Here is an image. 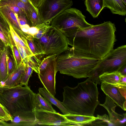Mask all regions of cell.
I'll return each instance as SVG.
<instances>
[{
	"label": "cell",
	"mask_w": 126,
	"mask_h": 126,
	"mask_svg": "<svg viewBox=\"0 0 126 126\" xmlns=\"http://www.w3.org/2000/svg\"><path fill=\"white\" fill-rule=\"evenodd\" d=\"M115 24L110 21L77 30L66 35L69 45L102 59L113 49L116 41Z\"/></svg>",
	"instance_id": "cell-1"
},
{
	"label": "cell",
	"mask_w": 126,
	"mask_h": 126,
	"mask_svg": "<svg viewBox=\"0 0 126 126\" xmlns=\"http://www.w3.org/2000/svg\"><path fill=\"white\" fill-rule=\"evenodd\" d=\"M63 105L70 114L93 116L99 104L97 84L89 78L74 87L63 88Z\"/></svg>",
	"instance_id": "cell-2"
},
{
	"label": "cell",
	"mask_w": 126,
	"mask_h": 126,
	"mask_svg": "<svg viewBox=\"0 0 126 126\" xmlns=\"http://www.w3.org/2000/svg\"><path fill=\"white\" fill-rule=\"evenodd\" d=\"M100 60L73 47L57 55L56 72L77 79L90 77Z\"/></svg>",
	"instance_id": "cell-3"
},
{
	"label": "cell",
	"mask_w": 126,
	"mask_h": 126,
	"mask_svg": "<svg viewBox=\"0 0 126 126\" xmlns=\"http://www.w3.org/2000/svg\"><path fill=\"white\" fill-rule=\"evenodd\" d=\"M35 94L28 86L9 87L0 84V103L11 116L18 111H33Z\"/></svg>",
	"instance_id": "cell-4"
},
{
	"label": "cell",
	"mask_w": 126,
	"mask_h": 126,
	"mask_svg": "<svg viewBox=\"0 0 126 126\" xmlns=\"http://www.w3.org/2000/svg\"><path fill=\"white\" fill-rule=\"evenodd\" d=\"M32 38L43 55H58L69 47L68 39L65 34L61 30L51 25L40 39Z\"/></svg>",
	"instance_id": "cell-5"
},
{
	"label": "cell",
	"mask_w": 126,
	"mask_h": 126,
	"mask_svg": "<svg viewBox=\"0 0 126 126\" xmlns=\"http://www.w3.org/2000/svg\"><path fill=\"white\" fill-rule=\"evenodd\" d=\"M126 64V46L123 45L111 50L102 59L99 60L96 67L88 78L97 84H100L99 76L105 73L118 71Z\"/></svg>",
	"instance_id": "cell-6"
},
{
	"label": "cell",
	"mask_w": 126,
	"mask_h": 126,
	"mask_svg": "<svg viewBox=\"0 0 126 126\" xmlns=\"http://www.w3.org/2000/svg\"><path fill=\"white\" fill-rule=\"evenodd\" d=\"M85 18L79 10L70 8L54 18L50 23L51 25L61 30L66 35L77 30L92 26L93 25L87 22Z\"/></svg>",
	"instance_id": "cell-7"
},
{
	"label": "cell",
	"mask_w": 126,
	"mask_h": 126,
	"mask_svg": "<svg viewBox=\"0 0 126 126\" xmlns=\"http://www.w3.org/2000/svg\"><path fill=\"white\" fill-rule=\"evenodd\" d=\"M73 4L72 0H42L37 9L43 23L49 25L54 18Z\"/></svg>",
	"instance_id": "cell-8"
},
{
	"label": "cell",
	"mask_w": 126,
	"mask_h": 126,
	"mask_svg": "<svg viewBox=\"0 0 126 126\" xmlns=\"http://www.w3.org/2000/svg\"><path fill=\"white\" fill-rule=\"evenodd\" d=\"M39 125L54 126H74L71 122L68 120L64 115L56 112L42 110H33Z\"/></svg>",
	"instance_id": "cell-9"
},
{
	"label": "cell",
	"mask_w": 126,
	"mask_h": 126,
	"mask_svg": "<svg viewBox=\"0 0 126 126\" xmlns=\"http://www.w3.org/2000/svg\"><path fill=\"white\" fill-rule=\"evenodd\" d=\"M56 57L44 70L38 73L39 78L44 87L53 96L56 94Z\"/></svg>",
	"instance_id": "cell-10"
},
{
	"label": "cell",
	"mask_w": 126,
	"mask_h": 126,
	"mask_svg": "<svg viewBox=\"0 0 126 126\" xmlns=\"http://www.w3.org/2000/svg\"><path fill=\"white\" fill-rule=\"evenodd\" d=\"M9 126H34L37 124L34 111H17L12 116Z\"/></svg>",
	"instance_id": "cell-11"
},
{
	"label": "cell",
	"mask_w": 126,
	"mask_h": 126,
	"mask_svg": "<svg viewBox=\"0 0 126 126\" xmlns=\"http://www.w3.org/2000/svg\"><path fill=\"white\" fill-rule=\"evenodd\" d=\"M99 104L104 107L107 110L111 123L113 125L124 126L126 124V113L122 114H118L115 111L116 106L112 99L106 95L105 101L103 104Z\"/></svg>",
	"instance_id": "cell-12"
},
{
	"label": "cell",
	"mask_w": 126,
	"mask_h": 126,
	"mask_svg": "<svg viewBox=\"0 0 126 126\" xmlns=\"http://www.w3.org/2000/svg\"><path fill=\"white\" fill-rule=\"evenodd\" d=\"M101 89L104 93L110 98L117 106L126 110V98L121 94L116 86L105 82H101Z\"/></svg>",
	"instance_id": "cell-13"
},
{
	"label": "cell",
	"mask_w": 126,
	"mask_h": 126,
	"mask_svg": "<svg viewBox=\"0 0 126 126\" xmlns=\"http://www.w3.org/2000/svg\"><path fill=\"white\" fill-rule=\"evenodd\" d=\"M0 17L9 26L11 25L18 35L23 32L18 23L15 13L7 6L0 7Z\"/></svg>",
	"instance_id": "cell-14"
},
{
	"label": "cell",
	"mask_w": 126,
	"mask_h": 126,
	"mask_svg": "<svg viewBox=\"0 0 126 126\" xmlns=\"http://www.w3.org/2000/svg\"><path fill=\"white\" fill-rule=\"evenodd\" d=\"M25 70V65L22 62L14 71L0 84L4 86L10 87L19 84L21 79Z\"/></svg>",
	"instance_id": "cell-15"
},
{
	"label": "cell",
	"mask_w": 126,
	"mask_h": 126,
	"mask_svg": "<svg viewBox=\"0 0 126 126\" xmlns=\"http://www.w3.org/2000/svg\"><path fill=\"white\" fill-rule=\"evenodd\" d=\"M103 1L104 8H109L113 14L126 15V0H103Z\"/></svg>",
	"instance_id": "cell-16"
},
{
	"label": "cell",
	"mask_w": 126,
	"mask_h": 126,
	"mask_svg": "<svg viewBox=\"0 0 126 126\" xmlns=\"http://www.w3.org/2000/svg\"><path fill=\"white\" fill-rule=\"evenodd\" d=\"M64 116L68 120L73 123L74 126H90L92 122L96 118L94 116H90L70 114Z\"/></svg>",
	"instance_id": "cell-17"
},
{
	"label": "cell",
	"mask_w": 126,
	"mask_h": 126,
	"mask_svg": "<svg viewBox=\"0 0 126 126\" xmlns=\"http://www.w3.org/2000/svg\"><path fill=\"white\" fill-rule=\"evenodd\" d=\"M84 0L86 10L94 18L97 17L104 8L103 0Z\"/></svg>",
	"instance_id": "cell-18"
},
{
	"label": "cell",
	"mask_w": 126,
	"mask_h": 126,
	"mask_svg": "<svg viewBox=\"0 0 126 126\" xmlns=\"http://www.w3.org/2000/svg\"><path fill=\"white\" fill-rule=\"evenodd\" d=\"M38 91L39 94L52 104H53L56 106L63 115H66L70 114L63 105L62 102L56 98L54 96L52 95L44 87L39 88Z\"/></svg>",
	"instance_id": "cell-19"
},
{
	"label": "cell",
	"mask_w": 126,
	"mask_h": 126,
	"mask_svg": "<svg viewBox=\"0 0 126 126\" xmlns=\"http://www.w3.org/2000/svg\"><path fill=\"white\" fill-rule=\"evenodd\" d=\"M34 105V110H42L56 112L52 107V104L39 93H35Z\"/></svg>",
	"instance_id": "cell-20"
},
{
	"label": "cell",
	"mask_w": 126,
	"mask_h": 126,
	"mask_svg": "<svg viewBox=\"0 0 126 126\" xmlns=\"http://www.w3.org/2000/svg\"><path fill=\"white\" fill-rule=\"evenodd\" d=\"M8 47L0 51V83L8 77L7 57L9 51Z\"/></svg>",
	"instance_id": "cell-21"
},
{
	"label": "cell",
	"mask_w": 126,
	"mask_h": 126,
	"mask_svg": "<svg viewBox=\"0 0 126 126\" xmlns=\"http://www.w3.org/2000/svg\"><path fill=\"white\" fill-rule=\"evenodd\" d=\"M10 6H17L21 9L25 13L28 23H30L28 4H26L20 0H0V7Z\"/></svg>",
	"instance_id": "cell-22"
},
{
	"label": "cell",
	"mask_w": 126,
	"mask_h": 126,
	"mask_svg": "<svg viewBox=\"0 0 126 126\" xmlns=\"http://www.w3.org/2000/svg\"><path fill=\"white\" fill-rule=\"evenodd\" d=\"M121 75L118 71L105 73L99 76V82L100 83L105 82L111 85L116 84L119 83Z\"/></svg>",
	"instance_id": "cell-23"
},
{
	"label": "cell",
	"mask_w": 126,
	"mask_h": 126,
	"mask_svg": "<svg viewBox=\"0 0 126 126\" xmlns=\"http://www.w3.org/2000/svg\"><path fill=\"white\" fill-rule=\"evenodd\" d=\"M30 17V27H35L43 23L38 9L31 2L28 4Z\"/></svg>",
	"instance_id": "cell-24"
},
{
	"label": "cell",
	"mask_w": 126,
	"mask_h": 126,
	"mask_svg": "<svg viewBox=\"0 0 126 126\" xmlns=\"http://www.w3.org/2000/svg\"><path fill=\"white\" fill-rule=\"evenodd\" d=\"M42 61L38 56L32 55L28 57L27 61L25 63H23L27 64L35 72L38 73L39 72V67Z\"/></svg>",
	"instance_id": "cell-25"
},
{
	"label": "cell",
	"mask_w": 126,
	"mask_h": 126,
	"mask_svg": "<svg viewBox=\"0 0 126 126\" xmlns=\"http://www.w3.org/2000/svg\"><path fill=\"white\" fill-rule=\"evenodd\" d=\"M96 117L90 126H113L110 122L108 116L106 114L103 115H97Z\"/></svg>",
	"instance_id": "cell-26"
},
{
	"label": "cell",
	"mask_w": 126,
	"mask_h": 126,
	"mask_svg": "<svg viewBox=\"0 0 126 126\" xmlns=\"http://www.w3.org/2000/svg\"><path fill=\"white\" fill-rule=\"evenodd\" d=\"M24 64L25 67V72L22 77L19 84L22 86H28L29 78L31 76L33 70L27 64Z\"/></svg>",
	"instance_id": "cell-27"
},
{
	"label": "cell",
	"mask_w": 126,
	"mask_h": 126,
	"mask_svg": "<svg viewBox=\"0 0 126 126\" xmlns=\"http://www.w3.org/2000/svg\"><path fill=\"white\" fill-rule=\"evenodd\" d=\"M11 49L14 59L15 69L21 64L22 61L21 57L13 39Z\"/></svg>",
	"instance_id": "cell-28"
},
{
	"label": "cell",
	"mask_w": 126,
	"mask_h": 126,
	"mask_svg": "<svg viewBox=\"0 0 126 126\" xmlns=\"http://www.w3.org/2000/svg\"><path fill=\"white\" fill-rule=\"evenodd\" d=\"M29 47L34 55L38 56L42 55L37 48L32 37L30 35L27 34L25 36Z\"/></svg>",
	"instance_id": "cell-29"
},
{
	"label": "cell",
	"mask_w": 126,
	"mask_h": 126,
	"mask_svg": "<svg viewBox=\"0 0 126 126\" xmlns=\"http://www.w3.org/2000/svg\"><path fill=\"white\" fill-rule=\"evenodd\" d=\"M36 26L38 29V31L37 33L32 37L39 39L51 27V25H47L43 23L38 25Z\"/></svg>",
	"instance_id": "cell-30"
},
{
	"label": "cell",
	"mask_w": 126,
	"mask_h": 126,
	"mask_svg": "<svg viewBox=\"0 0 126 126\" xmlns=\"http://www.w3.org/2000/svg\"><path fill=\"white\" fill-rule=\"evenodd\" d=\"M8 76L11 75L15 69V62L12 55L9 50L7 57Z\"/></svg>",
	"instance_id": "cell-31"
},
{
	"label": "cell",
	"mask_w": 126,
	"mask_h": 126,
	"mask_svg": "<svg viewBox=\"0 0 126 126\" xmlns=\"http://www.w3.org/2000/svg\"><path fill=\"white\" fill-rule=\"evenodd\" d=\"M57 56L56 54H51L44 58L39 67V72L44 70L47 65L56 57Z\"/></svg>",
	"instance_id": "cell-32"
},
{
	"label": "cell",
	"mask_w": 126,
	"mask_h": 126,
	"mask_svg": "<svg viewBox=\"0 0 126 126\" xmlns=\"http://www.w3.org/2000/svg\"><path fill=\"white\" fill-rule=\"evenodd\" d=\"M0 120L6 122L12 120V116L10 113L0 103Z\"/></svg>",
	"instance_id": "cell-33"
},
{
	"label": "cell",
	"mask_w": 126,
	"mask_h": 126,
	"mask_svg": "<svg viewBox=\"0 0 126 126\" xmlns=\"http://www.w3.org/2000/svg\"><path fill=\"white\" fill-rule=\"evenodd\" d=\"M17 36L19 39V43L24 49L28 57L34 55L29 47L25 36H20L18 34Z\"/></svg>",
	"instance_id": "cell-34"
},
{
	"label": "cell",
	"mask_w": 126,
	"mask_h": 126,
	"mask_svg": "<svg viewBox=\"0 0 126 126\" xmlns=\"http://www.w3.org/2000/svg\"><path fill=\"white\" fill-rule=\"evenodd\" d=\"M0 31L3 32L6 37L12 42V38L10 31L9 26L4 22L0 21Z\"/></svg>",
	"instance_id": "cell-35"
},
{
	"label": "cell",
	"mask_w": 126,
	"mask_h": 126,
	"mask_svg": "<svg viewBox=\"0 0 126 126\" xmlns=\"http://www.w3.org/2000/svg\"><path fill=\"white\" fill-rule=\"evenodd\" d=\"M15 44L20 55L22 62L23 63H25L27 60L28 57L25 51L20 43Z\"/></svg>",
	"instance_id": "cell-36"
},
{
	"label": "cell",
	"mask_w": 126,
	"mask_h": 126,
	"mask_svg": "<svg viewBox=\"0 0 126 126\" xmlns=\"http://www.w3.org/2000/svg\"><path fill=\"white\" fill-rule=\"evenodd\" d=\"M19 25H24L26 24H28V22L25 14L19 15L15 13Z\"/></svg>",
	"instance_id": "cell-37"
},
{
	"label": "cell",
	"mask_w": 126,
	"mask_h": 126,
	"mask_svg": "<svg viewBox=\"0 0 126 126\" xmlns=\"http://www.w3.org/2000/svg\"><path fill=\"white\" fill-rule=\"evenodd\" d=\"M112 85L116 87L121 94L126 98V85L121 84L119 83Z\"/></svg>",
	"instance_id": "cell-38"
},
{
	"label": "cell",
	"mask_w": 126,
	"mask_h": 126,
	"mask_svg": "<svg viewBox=\"0 0 126 126\" xmlns=\"http://www.w3.org/2000/svg\"><path fill=\"white\" fill-rule=\"evenodd\" d=\"M0 39L4 43L6 47H11L12 42L10 41L3 32L0 31Z\"/></svg>",
	"instance_id": "cell-39"
},
{
	"label": "cell",
	"mask_w": 126,
	"mask_h": 126,
	"mask_svg": "<svg viewBox=\"0 0 126 126\" xmlns=\"http://www.w3.org/2000/svg\"><path fill=\"white\" fill-rule=\"evenodd\" d=\"M7 6L14 13L18 15L23 14H25L23 11L21 9L17 6Z\"/></svg>",
	"instance_id": "cell-40"
},
{
	"label": "cell",
	"mask_w": 126,
	"mask_h": 126,
	"mask_svg": "<svg viewBox=\"0 0 126 126\" xmlns=\"http://www.w3.org/2000/svg\"><path fill=\"white\" fill-rule=\"evenodd\" d=\"M38 31V29L36 26L30 27L27 34L32 37L37 33Z\"/></svg>",
	"instance_id": "cell-41"
},
{
	"label": "cell",
	"mask_w": 126,
	"mask_h": 126,
	"mask_svg": "<svg viewBox=\"0 0 126 126\" xmlns=\"http://www.w3.org/2000/svg\"><path fill=\"white\" fill-rule=\"evenodd\" d=\"M19 26L23 32L27 34L29 29L30 27L28 24H27L23 25H19Z\"/></svg>",
	"instance_id": "cell-42"
},
{
	"label": "cell",
	"mask_w": 126,
	"mask_h": 126,
	"mask_svg": "<svg viewBox=\"0 0 126 126\" xmlns=\"http://www.w3.org/2000/svg\"><path fill=\"white\" fill-rule=\"evenodd\" d=\"M119 83L126 85V75H121L120 78Z\"/></svg>",
	"instance_id": "cell-43"
},
{
	"label": "cell",
	"mask_w": 126,
	"mask_h": 126,
	"mask_svg": "<svg viewBox=\"0 0 126 126\" xmlns=\"http://www.w3.org/2000/svg\"><path fill=\"white\" fill-rule=\"evenodd\" d=\"M118 71L122 75H126V64L122 66Z\"/></svg>",
	"instance_id": "cell-44"
},
{
	"label": "cell",
	"mask_w": 126,
	"mask_h": 126,
	"mask_svg": "<svg viewBox=\"0 0 126 126\" xmlns=\"http://www.w3.org/2000/svg\"><path fill=\"white\" fill-rule=\"evenodd\" d=\"M42 0H30L32 3L37 8Z\"/></svg>",
	"instance_id": "cell-45"
},
{
	"label": "cell",
	"mask_w": 126,
	"mask_h": 126,
	"mask_svg": "<svg viewBox=\"0 0 126 126\" xmlns=\"http://www.w3.org/2000/svg\"><path fill=\"white\" fill-rule=\"evenodd\" d=\"M5 47L3 42L0 39V51L3 50Z\"/></svg>",
	"instance_id": "cell-46"
},
{
	"label": "cell",
	"mask_w": 126,
	"mask_h": 126,
	"mask_svg": "<svg viewBox=\"0 0 126 126\" xmlns=\"http://www.w3.org/2000/svg\"><path fill=\"white\" fill-rule=\"evenodd\" d=\"M0 126H9V123L5 121L0 120Z\"/></svg>",
	"instance_id": "cell-47"
},
{
	"label": "cell",
	"mask_w": 126,
	"mask_h": 126,
	"mask_svg": "<svg viewBox=\"0 0 126 126\" xmlns=\"http://www.w3.org/2000/svg\"><path fill=\"white\" fill-rule=\"evenodd\" d=\"M26 4H28L31 1L30 0H20Z\"/></svg>",
	"instance_id": "cell-48"
},
{
	"label": "cell",
	"mask_w": 126,
	"mask_h": 126,
	"mask_svg": "<svg viewBox=\"0 0 126 126\" xmlns=\"http://www.w3.org/2000/svg\"></svg>",
	"instance_id": "cell-49"
}]
</instances>
